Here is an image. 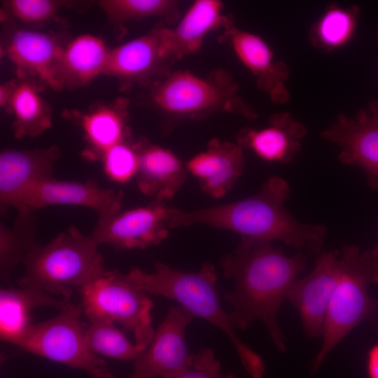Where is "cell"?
Here are the masks:
<instances>
[{
  "instance_id": "cell-15",
  "label": "cell",
  "mask_w": 378,
  "mask_h": 378,
  "mask_svg": "<svg viewBox=\"0 0 378 378\" xmlns=\"http://www.w3.org/2000/svg\"><path fill=\"white\" fill-rule=\"evenodd\" d=\"M63 48L47 33L19 29L8 38L5 53L19 72L34 76L52 89L59 90L62 88L59 66Z\"/></svg>"
},
{
  "instance_id": "cell-23",
  "label": "cell",
  "mask_w": 378,
  "mask_h": 378,
  "mask_svg": "<svg viewBox=\"0 0 378 378\" xmlns=\"http://www.w3.org/2000/svg\"><path fill=\"white\" fill-rule=\"evenodd\" d=\"M111 49L99 37L82 34L63 48L59 66V78L64 85H85L104 74Z\"/></svg>"
},
{
  "instance_id": "cell-36",
  "label": "cell",
  "mask_w": 378,
  "mask_h": 378,
  "mask_svg": "<svg viewBox=\"0 0 378 378\" xmlns=\"http://www.w3.org/2000/svg\"><path fill=\"white\" fill-rule=\"evenodd\" d=\"M377 38H378V31H377Z\"/></svg>"
},
{
  "instance_id": "cell-19",
  "label": "cell",
  "mask_w": 378,
  "mask_h": 378,
  "mask_svg": "<svg viewBox=\"0 0 378 378\" xmlns=\"http://www.w3.org/2000/svg\"><path fill=\"white\" fill-rule=\"evenodd\" d=\"M161 29L111 49L105 74L121 81H141L163 69L166 61Z\"/></svg>"
},
{
  "instance_id": "cell-22",
  "label": "cell",
  "mask_w": 378,
  "mask_h": 378,
  "mask_svg": "<svg viewBox=\"0 0 378 378\" xmlns=\"http://www.w3.org/2000/svg\"><path fill=\"white\" fill-rule=\"evenodd\" d=\"M68 299L58 300L50 294L27 287L10 285L0 290V337L4 342L15 344L32 324L31 311L36 307L62 309Z\"/></svg>"
},
{
  "instance_id": "cell-8",
  "label": "cell",
  "mask_w": 378,
  "mask_h": 378,
  "mask_svg": "<svg viewBox=\"0 0 378 378\" xmlns=\"http://www.w3.org/2000/svg\"><path fill=\"white\" fill-rule=\"evenodd\" d=\"M55 317L31 324L15 345L26 352L87 372L106 364L85 341L80 305L68 302Z\"/></svg>"
},
{
  "instance_id": "cell-4",
  "label": "cell",
  "mask_w": 378,
  "mask_h": 378,
  "mask_svg": "<svg viewBox=\"0 0 378 378\" xmlns=\"http://www.w3.org/2000/svg\"><path fill=\"white\" fill-rule=\"evenodd\" d=\"M99 244L70 226L44 245H36L24 258L18 286L32 288L68 299L105 272Z\"/></svg>"
},
{
  "instance_id": "cell-29",
  "label": "cell",
  "mask_w": 378,
  "mask_h": 378,
  "mask_svg": "<svg viewBox=\"0 0 378 378\" xmlns=\"http://www.w3.org/2000/svg\"><path fill=\"white\" fill-rule=\"evenodd\" d=\"M99 4L110 20L118 23L176 15V2L169 0H104Z\"/></svg>"
},
{
  "instance_id": "cell-20",
  "label": "cell",
  "mask_w": 378,
  "mask_h": 378,
  "mask_svg": "<svg viewBox=\"0 0 378 378\" xmlns=\"http://www.w3.org/2000/svg\"><path fill=\"white\" fill-rule=\"evenodd\" d=\"M185 164L170 150L139 143V163L136 184L144 195L165 202L173 198L183 186Z\"/></svg>"
},
{
  "instance_id": "cell-24",
  "label": "cell",
  "mask_w": 378,
  "mask_h": 378,
  "mask_svg": "<svg viewBox=\"0 0 378 378\" xmlns=\"http://www.w3.org/2000/svg\"><path fill=\"white\" fill-rule=\"evenodd\" d=\"M78 122L87 142L83 156L88 160H100L104 152L127 137L125 115L113 106L90 110L80 117Z\"/></svg>"
},
{
  "instance_id": "cell-16",
  "label": "cell",
  "mask_w": 378,
  "mask_h": 378,
  "mask_svg": "<svg viewBox=\"0 0 378 378\" xmlns=\"http://www.w3.org/2000/svg\"><path fill=\"white\" fill-rule=\"evenodd\" d=\"M185 167L197 178L205 194L220 198L232 188L242 174V148L239 144L214 139L204 151L187 161Z\"/></svg>"
},
{
  "instance_id": "cell-5",
  "label": "cell",
  "mask_w": 378,
  "mask_h": 378,
  "mask_svg": "<svg viewBox=\"0 0 378 378\" xmlns=\"http://www.w3.org/2000/svg\"><path fill=\"white\" fill-rule=\"evenodd\" d=\"M378 284V246L362 251L346 244L340 249V274L330 300L323 328V343L312 363L316 371L329 353L356 326L374 321L378 300L370 296L368 286Z\"/></svg>"
},
{
  "instance_id": "cell-14",
  "label": "cell",
  "mask_w": 378,
  "mask_h": 378,
  "mask_svg": "<svg viewBox=\"0 0 378 378\" xmlns=\"http://www.w3.org/2000/svg\"><path fill=\"white\" fill-rule=\"evenodd\" d=\"M60 156L56 146L33 150L6 148L0 153V211L5 214L31 186L52 177Z\"/></svg>"
},
{
  "instance_id": "cell-18",
  "label": "cell",
  "mask_w": 378,
  "mask_h": 378,
  "mask_svg": "<svg viewBox=\"0 0 378 378\" xmlns=\"http://www.w3.org/2000/svg\"><path fill=\"white\" fill-rule=\"evenodd\" d=\"M223 11V4L218 0L193 2L174 28H162L166 55L170 59H180L198 50L209 33L230 23Z\"/></svg>"
},
{
  "instance_id": "cell-7",
  "label": "cell",
  "mask_w": 378,
  "mask_h": 378,
  "mask_svg": "<svg viewBox=\"0 0 378 378\" xmlns=\"http://www.w3.org/2000/svg\"><path fill=\"white\" fill-rule=\"evenodd\" d=\"M83 314L88 318L100 317L117 322L130 331L134 343L146 349L155 330L152 327L151 299L114 270L102 276L80 289Z\"/></svg>"
},
{
  "instance_id": "cell-31",
  "label": "cell",
  "mask_w": 378,
  "mask_h": 378,
  "mask_svg": "<svg viewBox=\"0 0 378 378\" xmlns=\"http://www.w3.org/2000/svg\"><path fill=\"white\" fill-rule=\"evenodd\" d=\"M160 378H237L233 374H223L220 363L211 348H204L193 354L192 363L178 372Z\"/></svg>"
},
{
  "instance_id": "cell-12",
  "label": "cell",
  "mask_w": 378,
  "mask_h": 378,
  "mask_svg": "<svg viewBox=\"0 0 378 378\" xmlns=\"http://www.w3.org/2000/svg\"><path fill=\"white\" fill-rule=\"evenodd\" d=\"M340 274V250L323 252L313 270L297 279L287 299L297 308L307 334L322 335L328 307Z\"/></svg>"
},
{
  "instance_id": "cell-10",
  "label": "cell",
  "mask_w": 378,
  "mask_h": 378,
  "mask_svg": "<svg viewBox=\"0 0 378 378\" xmlns=\"http://www.w3.org/2000/svg\"><path fill=\"white\" fill-rule=\"evenodd\" d=\"M168 208L164 202L150 204L99 218L90 234L96 242L117 250L144 249L160 244L169 235Z\"/></svg>"
},
{
  "instance_id": "cell-27",
  "label": "cell",
  "mask_w": 378,
  "mask_h": 378,
  "mask_svg": "<svg viewBox=\"0 0 378 378\" xmlns=\"http://www.w3.org/2000/svg\"><path fill=\"white\" fill-rule=\"evenodd\" d=\"M85 329V341L90 350L96 355L113 359L134 360L145 351L132 344L115 326L106 318L92 317Z\"/></svg>"
},
{
  "instance_id": "cell-13",
  "label": "cell",
  "mask_w": 378,
  "mask_h": 378,
  "mask_svg": "<svg viewBox=\"0 0 378 378\" xmlns=\"http://www.w3.org/2000/svg\"><path fill=\"white\" fill-rule=\"evenodd\" d=\"M321 135L340 148V162L360 167L368 185L378 190L377 120L370 118L365 110L360 111L355 119L339 115Z\"/></svg>"
},
{
  "instance_id": "cell-30",
  "label": "cell",
  "mask_w": 378,
  "mask_h": 378,
  "mask_svg": "<svg viewBox=\"0 0 378 378\" xmlns=\"http://www.w3.org/2000/svg\"><path fill=\"white\" fill-rule=\"evenodd\" d=\"M105 174L118 183H126L136 176L139 163V143L127 139L112 146L100 160Z\"/></svg>"
},
{
  "instance_id": "cell-11",
  "label": "cell",
  "mask_w": 378,
  "mask_h": 378,
  "mask_svg": "<svg viewBox=\"0 0 378 378\" xmlns=\"http://www.w3.org/2000/svg\"><path fill=\"white\" fill-rule=\"evenodd\" d=\"M195 317L181 307H169L147 349L134 360L129 378H160L190 366L193 354L185 332Z\"/></svg>"
},
{
  "instance_id": "cell-2",
  "label": "cell",
  "mask_w": 378,
  "mask_h": 378,
  "mask_svg": "<svg viewBox=\"0 0 378 378\" xmlns=\"http://www.w3.org/2000/svg\"><path fill=\"white\" fill-rule=\"evenodd\" d=\"M290 187L281 177H270L255 195L234 202L185 211L169 206V228L206 224L234 232L241 238L281 241L311 253L319 251L326 234L321 225L298 221L284 206Z\"/></svg>"
},
{
  "instance_id": "cell-21",
  "label": "cell",
  "mask_w": 378,
  "mask_h": 378,
  "mask_svg": "<svg viewBox=\"0 0 378 378\" xmlns=\"http://www.w3.org/2000/svg\"><path fill=\"white\" fill-rule=\"evenodd\" d=\"M305 133L301 123L283 113L273 116L267 127L242 130L238 136V144L251 149L264 160L287 163L300 150V139Z\"/></svg>"
},
{
  "instance_id": "cell-33",
  "label": "cell",
  "mask_w": 378,
  "mask_h": 378,
  "mask_svg": "<svg viewBox=\"0 0 378 378\" xmlns=\"http://www.w3.org/2000/svg\"><path fill=\"white\" fill-rule=\"evenodd\" d=\"M366 368L368 378H378V344L369 349Z\"/></svg>"
},
{
  "instance_id": "cell-3",
  "label": "cell",
  "mask_w": 378,
  "mask_h": 378,
  "mask_svg": "<svg viewBox=\"0 0 378 378\" xmlns=\"http://www.w3.org/2000/svg\"><path fill=\"white\" fill-rule=\"evenodd\" d=\"M123 277L136 288L177 301L184 309L223 330L230 338L245 370L253 378H264L262 358L237 336L229 313L222 307L214 266L204 263L197 272L178 270L155 261V270L132 267Z\"/></svg>"
},
{
  "instance_id": "cell-17",
  "label": "cell",
  "mask_w": 378,
  "mask_h": 378,
  "mask_svg": "<svg viewBox=\"0 0 378 378\" xmlns=\"http://www.w3.org/2000/svg\"><path fill=\"white\" fill-rule=\"evenodd\" d=\"M225 28L234 52L257 78L258 85L274 102H286L289 93L285 86L288 76L285 64L274 59L271 48L260 36L238 29L230 23Z\"/></svg>"
},
{
  "instance_id": "cell-1",
  "label": "cell",
  "mask_w": 378,
  "mask_h": 378,
  "mask_svg": "<svg viewBox=\"0 0 378 378\" xmlns=\"http://www.w3.org/2000/svg\"><path fill=\"white\" fill-rule=\"evenodd\" d=\"M306 262L304 254L288 256L271 241L241 238L233 253L224 255L220 262L224 276L234 283L225 298L235 328L245 330L259 320L276 347L286 351L277 314Z\"/></svg>"
},
{
  "instance_id": "cell-35",
  "label": "cell",
  "mask_w": 378,
  "mask_h": 378,
  "mask_svg": "<svg viewBox=\"0 0 378 378\" xmlns=\"http://www.w3.org/2000/svg\"><path fill=\"white\" fill-rule=\"evenodd\" d=\"M366 113L372 119L378 121V101L374 100L369 103Z\"/></svg>"
},
{
  "instance_id": "cell-25",
  "label": "cell",
  "mask_w": 378,
  "mask_h": 378,
  "mask_svg": "<svg viewBox=\"0 0 378 378\" xmlns=\"http://www.w3.org/2000/svg\"><path fill=\"white\" fill-rule=\"evenodd\" d=\"M7 105L14 117L13 128L17 138L34 137L51 125V115L36 88L28 82L13 85Z\"/></svg>"
},
{
  "instance_id": "cell-32",
  "label": "cell",
  "mask_w": 378,
  "mask_h": 378,
  "mask_svg": "<svg viewBox=\"0 0 378 378\" xmlns=\"http://www.w3.org/2000/svg\"><path fill=\"white\" fill-rule=\"evenodd\" d=\"M7 8L10 14L28 23H41L50 20L57 13L59 4L50 0H11Z\"/></svg>"
},
{
  "instance_id": "cell-9",
  "label": "cell",
  "mask_w": 378,
  "mask_h": 378,
  "mask_svg": "<svg viewBox=\"0 0 378 378\" xmlns=\"http://www.w3.org/2000/svg\"><path fill=\"white\" fill-rule=\"evenodd\" d=\"M122 200V191L104 188L94 180L61 181L52 177L29 187L13 208L24 214L52 205L81 206L94 209L99 218H105L121 211Z\"/></svg>"
},
{
  "instance_id": "cell-34",
  "label": "cell",
  "mask_w": 378,
  "mask_h": 378,
  "mask_svg": "<svg viewBox=\"0 0 378 378\" xmlns=\"http://www.w3.org/2000/svg\"><path fill=\"white\" fill-rule=\"evenodd\" d=\"M88 373L91 378H117L108 368L106 364L99 366Z\"/></svg>"
},
{
  "instance_id": "cell-26",
  "label": "cell",
  "mask_w": 378,
  "mask_h": 378,
  "mask_svg": "<svg viewBox=\"0 0 378 378\" xmlns=\"http://www.w3.org/2000/svg\"><path fill=\"white\" fill-rule=\"evenodd\" d=\"M36 219L33 213L18 214L13 227L0 223V278L10 285V275L38 244Z\"/></svg>"
},
{
  "instance_id": "cell-28",
  "label": "cell",
  "mask_w": 378,
  "mask_h": 378,
  "mask_svg": "<svg viewBox=\"0 0 378 378\" xmlns=\"http://www.w3.org/2000/svg\"><path fill=\"white\" fill-rule=\"evenodd\" d=\"M358 8L330 7L310 31L313 45L328 52L345 45L356 27Z\"/></svg>"
},
{
  "instance_id": "cell-6",
  "label": "cell",
  "mask_w": 378,
  "mask_h": 378,
  "mask_svg": "<svg viewBox=\"0 0 378 378\" xmlns=\"http://www.w3.org/2000/svg\"><path fill=\"white\" fill-rule=\"evenodd\" d=\"M151 97L162 112L176 118H195L218 111L256 115L241 102L236 87L222 72L206 78L186 71L174 72L156 84Z\"/></svg>"
}]
</instances>
